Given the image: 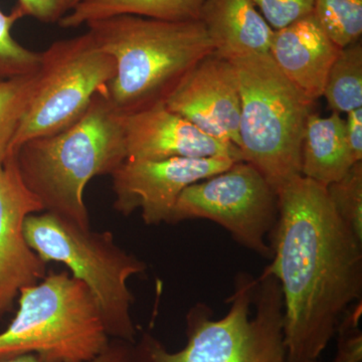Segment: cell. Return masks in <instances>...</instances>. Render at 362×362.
<instances>
[{
	"mask_svg": "<svg viewBox=\"0 0 362 362\" xmlns=\"http://www.w3.org/2000/svg\"><path fill=\"white\" fill-rule=\"evenodd\" d=\"M272 262L283 297L285 362L319 359L362 294V242L335 211L327 188L300 175L278 190Z\"/></svg>",
	"mask_w": 362,
	"mask_h": 362,
	"instance_id": "cell-1",
	"label": "cell"
},
{
	"mask_svg": "<svg viewBox=\"0 0 362 362\" xmlns=\"http://www.w3.org/2000/svg\"><path fill=\"white\" fill-rule=\"evenodd\" d=\"M13 154L21 180L44 211L88 230L86 187L96 176L111 175L127 158L122 114L100 93L71 127L28 140Z\"/></svg>",
	"mask_w": 362,
	"mask_h": 362,
	"instance_id": "cell-2",
	"label": "cell"
},
{
	"mask_svg": "<svg viewBox=\"0 0 362 362\" xmlns=\"http://www.w3.org/2000/svg\"><path fill=\"white\" fill-rule=\"evenodd\" d=\"M86 26L98 47L115 62V77L106 95L122 115L165 102L188 71L214 52L201 21L125 14Z\"/></svg>",
	"mask_w": 362,
	"mask_h": 362,
	"instance_id": "cell-3",
	"label": "cell"
},
{
	"mask_svg": "<svg viewBox=\"0 0 362 362\" xmlns=\"http://www.w3.org/2000/svg\"><path fill=\"white\" fill-rule=\"evenodd\" d=\"M230 310L211 318L206 305L187 317V345L169 352L154 339L143 340L144 362H285L283 297L277 279L264 270L258 279L238 274Z\"/></svg>",
	"mask_w": 362,
	"mask_h": 362,
	"instance_id": "cell-4",
	"label": "cell"
},
{
	"mask_svg": "<svg viewBox=\"0 0 362 362\" xmlns=\"http://www.w3.org/2000/svg\"><path fill=\"white\" fill-rule=\"evenodd\" d=\"M232 62L239 80L243 161L258 169L278 194L301 175L302 144L314 102L285 77L269 52Z\"/></svg>",
	"mask_w": 362,
	"mask_h": 362,
	"instance_id": "cell-5",
	"label": "cell"
},
{
	"mask_svg": "<svg viewBox=\"0 0 362 362\" xmlns=\"http://www.w3.org/2000/svg\"><path fill=\"white\" fill-rule=\"evenodd\" d=\"M18 313L0 333V359L33 354L40 362H90L110 341L89 288L52 272L20 293Z\"/></svg>",
	"mask_w": 362,
	"mask_h": 362,
	"instance_id": "cell-6",
	"label": "cell"
},
{
	"mask_svg": "<svg viewBox=\"0 0 362 362\" xmlns=\"http://www.w3.org/2000/svg\"><path fill=\"white\" fill-rule=\"evenodd\" d=\"M23 230L28 246L45 263L65 264L89 288L109 337L134 343V296L127 282L144 273L146 263L119 247L112 233L86 230L47 211L30 214Z\"/></svg>",
	"mask_w": 362,
	"mask_h": 362,
	"instance_id": "cell-7",
	"label": "cell"
},
{
	"mask_svg": "<svg viewBox=\"0 0 362 362\" xmlns=\"http://www.w3.org/2000/svg\"><path fill=\"white\" fill-rule=\"evenodd\" d=\"M110 54L98 47L87 32L56 40L40 52L37 87L11 145L56 134L82 118L93 98L106 93L115 77Z\"/></svg>",
	"mask_w": 362,
	"mask_h": 362,
	"instance_id": "cell-8",
	"label": "cell"
},
{
	"mask_svg": "<svg viewBox=\"0 0 362 362\" xmlns=\"http://www.w3.org/2000/svg\"><path fill=\"white\" fill-rule=\"evenodd\" d=\"M279 218L277 192L246 161L185 188L170 223L209 220L225 228L235 242L267 259L268 240Z\"/></svg>",
	"mask_w": 362,
	"mask_h": 362,
	"instance_id": "cell-9",
	"label": "cell"
},
{
	"mask_svg": "<svg viewBox=\"0 0 362 362\" xmlns=\"http://www.w3.org/2000/svg\"><path fill=\"white\" fill-rule=\"evenodd\" d=\"M235 162L228 157L126 159L111 175L114 209L125 216L140 209L147 226L169 223L185 188L223 173Z\"/></svg>",
	"mask_w": 362,
	"mask_h": 362,
	"instance_id": "cell-10",
	"label": "cell"
},
{
	"mask_svg": "<svg viewBox=\"0 0 362 362\" xmlns=\"http://www.w3.org/2000/svg\"><path fill=\"white\" fill-rule=\"evenodd\" d=\"M44 211L35 195L21 180L16 154L0 168V319L13 310L23 288L39 283L47 263L26 242L25 221Z\"/></svg>",
	"mask_w": 362,
	"mask_h": 362,
	"instance_id": "cell-11",
	"label": "cell"
},
{
	"mask_svg": "<svg viewBox=\"0 0 362 362\" xmlns=\"http://www.w3.org/2000/svg\"><path fill=\"white\" fill-rule=\"evenodd\" d=\"M164 103L206 134L239 148L240 95L232 61L209 54L188 71Z\"/></svg>",
	"mask_w": 362,
	"mask_h": 362,
	"instance_id": "cell-12",
	"label": "cell"
},
{
	"mask_svg": "<svg viewBox=\"0 0 362 362\" xmlns=\"http://www.w3.org/2000/svg\"><path fill=\"white\" fill-rule=\"evenodd\" d=\"M122 123L127 160L228 157L243 161L235 145L206 134L164 102L122 115Z\"/></svg>",
	"mask_w": 362,
	"mask_h": 362,
	"instance_id": "cell-13",
	"label": "cell"
},
{
	"mask_svg": "<svg viewBox=\"0 0 362 362\" xmlns=\"http://www.w3.org/2000/svg\"><path fill=\"white\" fill-rule=\"evenodd\" d=\"M340 49L312 13L275 30L269 54L285 77L315 103L323 97L328 73Z\"/></svg>",
	"mask_w": 362,
	"mask_h": 362,
	"instance_id": "cell-14",
	"label": "cell"
},
{
	"mask_svg": "<svg viewBox=\"0 0 362 362\" xmlns=\"http://www.w3.org/2000/svg\"><path fill=\"white\" fill-rule=\"evenodd\" d=\"M199 21L221 58L233 61L270 51L275 30L254 0H204Z\"/></svg>",
	"mask_w": 362,
	"mask_h": 362,
	"instance_id": "cell-15",
	"label": "cell"
},
{
	"mask_svg": "<svg viewBox=\"0 0 362 362\" xmlns=\"http://www.w3.org/2000/svg\"><path fill=\"white\" fill-rule=\"evenodd\" d=\"M354 163L341 115L337 112L329 117L311 113L302 144L301 175L328 187L341 180Z\"/></svg>",
	"mask_w": 362,
	"mask_h": 362,
	"instance_id": "cell-16",
	"label": "cell"
},
{
	"mask_svg": "<svg viewBox=\"0 0 362 362\" xmlns=\"http://www.w3.org/2000/svg\"><path fill=\"white\" fill-rule=\"evenodd\" d=\"M204 0H86L59 23L76 28L117 16L168 21H199Z\"/></svg>",
	"mask_w": 362,
	"mask_h": 362,
	"instance_id": "cell-17",
	"label": "cell"
},
{
	"mask_svg": "<svg viewBox=\"0 0 362 362\" xmlns=\"http://www.w3.org/2000/svg\"><path fill=\"white\" fill-rule=\"evenodd\" d=\"M323 97L331 110L349 113L362 107V42L342 47L331 66Z\"/></svg>",
	"mask_w": 362,
	"mask_h": 362,
	"instance_id": "cell-18",
	"label": "cell"
},
{
	"mask_svg": "<svg viewBox=\"0 0 362 362\" xmlns=\"http://www.w3.org/2000/svg\"><path fill=\"white\" fill-rule=\"evenodd\" d=\"M37 71L0 82V168L11 156L14 137L37 87Z\"/></svg>",
	"mask_w": 362,
	"mask_h": 362,
	"instance_id": "cell-19",
	"label": "cell"
},
{
	"mask_svg": "<svg viewBox=\"0 0 362 362\" xmlns=\"http://www.w3.org/2000/svg\"><path fill=\"white\" fill-rule=\"evenodd\" d=\"M313 13L340 49L361 40L362 0H315Z\"/></svg>",
	"mask_w": 362,
	"mask_h": 362,
	"instance_id": "cell-20",
	"label": "cell"
},
{
	"mask_svg": "<svg viewBox=\"0 0 362 362\" xmlns=\"http://www.w3.org/2000/svg\"><path fill=\"white\" fill-rule=\"evenodd\" d=\"M21 18L14 11L0 9V82L35 73L39 69L40 52L28 49L13 35V28Z\"/></svg>",
	"mask_w": 362,
	"mask_h": 362,
	"instance_id": "cell-21",
	"label": "cell"
},
{
	"mask_svg": "<svg viewBox=\"0 0 362 362\" xmlns=\"http://www.w3.org/2000/svg\"><path fill=\"white\" fill-rule=\"evenodd\" d=\"M326 188L338 216L362 242V161Z\"/></svg>",
	"mask_w": 362,
	"mask_h": 362,
	"instance_id": "cell-22",
	"label": "cell"
},
{
	"mask_svg": "<svg viewBox=\"0 0 362 362\" xmlns=\"http://www.w3.org/2000/svg\"><path fill=\"white\" fill-rule=\"evenodd\" d=\"M267 23L281 30L313 13L315 0H254Z\"/></svg>",
	"mask_w": 362,
	"mask_h": 362,
	"instance_id": "cell-23",
	"label": "cell"
},
{
	"mask_svg": "<svg viewBox=\"0 0 362 362\" xmlns=\"http://www.w3.org/2000/svg\"><path fill=\"white\" fill-rule=\"evenodd\" d=\"M86 0H16L13 11L23 18H32L33 20L54 25L61 23L71 11Z\"/></svg>",
	"mask_w": 362,
	"mask_h": 362,
	"instance_id": "cell-24",
	"label": "cell"
},
{
	"mask_svg": "<svg viewBox=\"0 0 362 362\" xmlns=\"http://www.w3.org/2000/svg\"><path fill=\"white\" fill-rule=\"evenodd\" d=\"M361 307L354 310V313L343 320L338 327L339 333L337 356L332 362H361L362 338L359 331L358 318L361 313Z\"/></svg>",
	"mask_w": 362,
	"mask_h": 362,
	"instance_id": "cell-25",
	"label": "cell"
},
{
	"mask_svg": "<svg viewBox=\"0 0 362 362\" xmlns=\"http://www.w3.org/2000/svg\"><path fill=\"white\" fill-rule=\"evenodd\" d=\"M135 354L131 347V343L116 340L110 342L108 349L103 354H100L97 358L90 362H134ZM0 362H40L37 357L33 354H23V356L1 358Z\"/></svg>",
	"mask_w": 362,
	"mask_h": 362,
	"instance_id": "cell-26",
	"label": "cell"
},
{
	"mask_svg": "<svg viewBox=\"0 0 362 362\" xmlns=\"http://www.w3.org/2000/svg\"><path fill=\"white\" fill-rule=\"evenodd\" d=\"M345 132L354 160L362 161V107L347 113Z\"/></svg>",
	"mask_w": 362,
	"mask_h": 362,
	"instance_id": "cell-27",
	"label": "cell"
},
{
	"mask_svg": "<svg viewBox=\"0 0 362 362\" xmlns=\"http://www.w3.org/2000/svg\"><path fill=\"white\" fill-rule=\"evenodd\" d=\"M306 362H321V361H319V359H316V361H306Z\"/></svg>",
	"mask_w": 362,
	"mask_h": 362,
	"instance_id": "cell-28",
	"label": "cell"
}]
</instances>
